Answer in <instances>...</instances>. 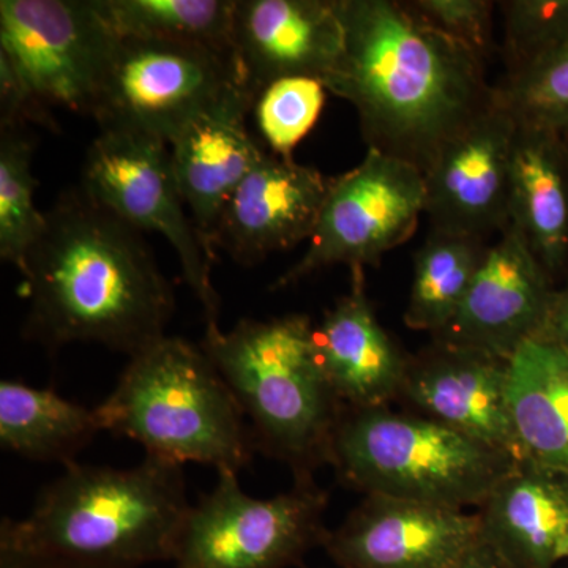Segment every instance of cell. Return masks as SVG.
I'll return each instance as SVG.
<instances>
[{"mask_svg": "<svg viewBox=\"0 0 568 568\" xmlns=\"http://www.w3.org/2000/svg\"><path fill=\"white\" fill-rule=\"evenodd\" d=\"M345 48L324 78L353 104L366 148L428 173L493 104L487 62L422 20L406 0H336Z\"/></svg>", "mask_w": 568, "mask_h": 568, "instance_id": "cell-1", "label": "cell"}, {"mask_svg": "<svg viewBox=\"0 0 568 568\" xmlns=\"http://www.w3.org/2000/svg\"><path fill=\"white\" fill-rule=\"evenodd\" d=\"M21 274L24 334L48 349L97 343L133 357L166 336L173 286L140 231L81 189L47 212Z\"/></svg>", "mask_w": 568, "mask_h": 568, "instance_id": "cell-2", "label": "cell"}, {"mask_svg": "<svg viewBox=\"0 0 568 568\" xmlns=\"http://www.w3.org/2000/svg\"><path fill=\"white\" fill-rule=\"evenodd\" d=\"M192 504L182 466L145 457L132 469L73 465L21 519H3L0 549L95 568L174 560Z\"/></svg>", "mask_w": 568, "mask_h": 568, "instance_id": "cell-3", "label": "cell"}, {"mask_svg": "<svg viewBox=\"0 0 568 568\" xmlns=\"http://www.w3.org/2000/svg\"><path fill=\"white\" fill-rule=\"evenodd\" d=\"M305 315L242 320L231 331L207 327L203 349L250 422L257 452L308 480L331 462L343 406L316 361Z\"/></svg>", "mask_w": 568, "mask_h": 568, "instance_id": "cell-4", "label": "cell"}, {"mask_svg": "<svg viewBox=\"0 0 568 568\" xmlns=\"http://www.w3.org/2000/svg\"><path fill=\"white\" fill-rule=\"evenodd\" d=\"M97 413L103 432L136 440L145 457L178 466L200 463L239 474L257 452L226 381L203 347L178 336L130 357Z\"/></svg>", "mask_w": 568, "mask_h": 568, "instance_id": "cell-5", "label": "cell"}, {"mask_svg": "<svg viewBox=\"0 0 568 568\" xmlns=\"http://www.w3.org/2000/svg\"><path fill=\"white\" fill-rule=\"evenodd\" d=\"M328 465L365 496L467 510L523 463L422 414L345 406Z\"/></svg>", "mask_w": 568, "mask_h": 568, "instance_id": "cell-6", "label": "cell"}, {"mask_svg": "<svg viewBox=\"0 0 568 568\" xmlns=\"http://www.w3.org/2000/svg\"><path fill=\"white\" fill-rule=\"evenodd\" d=\"M328 496L315 478L268 499L245 495L237 474H219L183 525L178 568H290L323 547Z\"/></svg>", "mask_w": 568, "mask_h": 568, "instance_id": "cell-7", "label": "cell"}, {"mask_svg": "<svg viewBox=\"0 0 568 568\" xmlns=\"http://www.w3.org/2000/svg\"><path fill=\"white\" fill-rule=\"evenodd\" d=\"M244 78L231 52L182 41L115 37L91 115L100 129L170 144L197 111Z\"/></svg>", "mask_w": 568, "mask_h": 568, "instance_id": "cell-8", "label": "cell"}, {"mask_svg": "<svg viewBox=\"0 0 568 568\" xmlns=\"http://www.w3.org/2000/svg\"><path fill=\"white\" fill-rule=\"evenodd\" d=\"M80 189L133 230L162 234L178 253L183 280L203 305L207 327L219 325L212 257L183 211L185 201L168 142L129 130L102 129L85 153Z\"/></svg>", "mask_w": 568, "mask_h": 568, "instance_id": "cell-9", "label": "cell"}, {"mask_svg": "<svg viewBox=\"0 0 568 568\" xmlns=\"http://www.w3.org/2000/svg\"><path fill=\"white\" fill-rule=\"evenodd\" d=\"M425 213V178L413 164L366 149L361 164L332 179L304 256L272 284L286 290L332 265L377 267L416 233Z\"/></svg>", "mask_w": 568, "mask_h": 568, "instance_id": "cell-10", "label": "cell"}, {"mask_svg": "<svg viewBox=\"0 0 568 568\" xmlns=\"http://www.w3.org/2000/svg\"><path fill=\"white\" fill-rule=\"evenodd\" d=\"M114 40L92 0L0 2V59L50 111L91 114Z\"/></svg>", "mask_w": 568, "mask_h": 568, "instance_id": "cell-11", "label": "cell"}, {"mask_svg": "<svg viewBox=\"0 0 568 568\" xmlns=\"http://www.w3.org/2000/svg\"><path fill=\"white\" fill-rule=\"evenodd\" d=\"M517 123L493 102L440 151L425 178L432 230L487 241L510 226Z\"/></svg>", "mask_w": 568, "mask_h": 568, "instance_id": "cell-12", "label": "cell"}, {"mask_svg": "<svg viewBox=\"0 0 568 568\" xmlns=\"http://www.w3.org/2000/svg\"><path fill=\"white\" fill-rule=\"evenodd\" d=\"M480 537L477 511L372 495L323 548L336 568H444Z\"/></svg>", "mask_w": 568, "mask_h": 568, "instance_id": "cell-13", "label": "cell"}, {"mask_svg": "<svg viewBox=\"0 0 568 568\" xmlns=\"http://www.w3.org/2000/svg\"><path fill=\"white\" fill-rule=\"evenodd\" d=\"M555 291L556 284L510 224L489 245L457 315L432 338L510 361L519 346L541 335Z\"/></svg>", "mask_w": 568, "mask_h": 568, "instance_id": "cell-14", "label": "cell"}, {"mask_svg": "<svg viewBox=\"0 0 568 568\" xmlns=\"http://www.w3.org/2000/svg\"><path fill=\"white\" fill-rule=\"evenodd\" d=\"M508 361L435 342L409 357L399 399L417 414L528 463L507 398Z\"/></svg>", "mask_w": 568, "mask_h": 568, "instance_id": "cell-15", "label": "cell"}, {"mask_svg": "<svg viewBox=\"0 0 568 568\" xmlns=\"http://www.w3.org/2000/svg\"><path fill=\"white\" fill-rule=\"evenodd\" d=\"M256 97L257 91L244 78H237L168 144L179 190L212 260L213 230L224 204L267 153L246 125Z\"/></svg>", "mask_w": 568, "mask_h": 568, "instance_id": "cell-16", "label": "cell"}, {"mask_svg": "<svg viewBox=\"0 0 568 568\" xmlns=\"http://www.w3.org/2000/svg\"><path fill=\"white\" fill-rule=\"evenodd\" d=\"M332 179L294 159L265 153L224 204L213 250L220 246L235 263L253 265L308 242Z\"/></svg>", "mask_w": 568, "mask_h": 568, "instance_id": "cell-17", "label": "cell"}, {"mask_svg": "<svg viewBox=\"0 0 568 568\" xmlns=\"http://www.w3.org/2000/svg\"><path fill=\"white\" fill-rule=\"evenodd\" d=\"M343 48L336 0H235L233 54L257 93L283 78L323 82Z\"/></svg>", "mask_w": 568, "mask_h": 568, "instance_id": "cell-18", "label": "cell"}, {"mask_svg": "<svg viewBox=\"0 0 568 568\" xmlns=\"http://www.w3.org/2000/svg\"><path fill=\"white\" fill-rule=\"evenodd\" d=\"M316 361L338 402L353 409L399 399L407 361L377 321L364 271L351 272V291L313 328Z\"/></svg>", "mask_w": 568, "mask_h": 568, "instance_id": "cell-19", "label": "cell"}, {"mask_svg": "<svg viewBox=\"0 0 568 568\" xmlns=\"http://www.w3.org/2000/svg\"><path fill=\"white\" fill-rule=\"evenodd\" d=\"M481 538L511 568H555L568 559V480L532 463L504 477L480 508Z\"/></svg>", "mask_w": 568, "mask_h": 568, "instance_id": "cell-20", "label": "cell"}, {"mask_svg": "<svg viewBox=\"0 0 568 568\" xmlns=\"http://www.w3.org/2000/svg\"><path fill=\"white\" fill-rule=\"evenodd\" d=\"M510 220L556 287L568 282V153L551 130L517 125Z\"/></svg>", "mask_w": 568, "mask_h": 568, "instance_id": "cell-21", "label": "cell"}, {"mask_svg": "<svg viewBox=\"0 0 568 568\" xmlns=\"http://www.w3.org/2000/svg\"><path fill=\"white\" fill-rule=\"evenodd\" d=\"M508 407L528 463L568 480V354L534 338L508 361Z\"/></svg>", "mask_w": 568, "mask_h": 568, "instance_id": "cell-22", "label": "cell"}, {"mask_svg": "<svg viewBox=\"0 0 568 568\" xmlns=\"http://www.w3.org/2000/svg\"><path fill=\"white\" fill-rule=\"evenodd\" d=\"M100 432L97 407L89 409L21 381L0 383V444L18 457L67 467Z\"/></svg>", "mask_w": 568, "mask_h": 568, "instance_id": "cell-23", "label": "cell"}, {"mask_svg": "<svg viewBox=\"0 0 568 568\" xmlns=\"http://www.w3.org/2000/svg\"><path fill=\"white\" fill-rule=\"evenodd\" d=\"M488 248L484 239L429 230L414 256L407 327L432 336L444 331L469 293Z\"/></svg>", "mask_w": 568, "mask_h": 568, "instance_id": "cell-24", "label": "cell"}, {"mask_svg": "<svg viewBox=\"0 0 568 568\" xmlns=\"http://www.w3.org/2000/svg\"><path fill=\"white\" fill-rule=\"evenodd\" d=\"M92 6L115 37L182 41L233 54L235 0H92Z\"/></svg>", "mask_w": 568, "mask_h": 568, "instance_id": "cell-25", "label": "cell"}, {"mask_svg": "<svg viewBox=\"0 0 568 568\" xmlns=\"http://www.w3.org/2000/svg\"><path fill=\"white\" fill-rule=\"evenodd\" d=\"M32 156L24 129H0V257L20 272L47 224L36 205Z\"/></svg>", "mask_w": 568, "mask_h": 568, "instance_id": "cell-26", "label": "cell"}, {"mask_svg": "<svg viewBox=\"0 0 568 568\" xmlns=\"http://www.w3.org/2000/svg\"><path fill=\"white\" fill-rule=\"evenodd\" d=\"M493 102L517 125L568 130V41L536 65L493 84Z\"/></svg>", "mask_w": 568, "mask_h": 568, "instance_id": "cell-27", "label": "cell"}, {"mask_svg": "<svg viewBox=\"0 0 568 568\" xmlns=\"http://www.w3.org/2000/svg\"><path fill=\"white\" fill-rule=\"evenodd\" d=\"M323 82L283 78L257 93L253 112L257 129L274 155L293 159L295 145L315 126L325 103Z\"/></svg>", "mask_w": 568, "mask_h": 568, "instance_id": "cell-28", "label": "cell"}, {"mask_svg": "<svg viewBox=\"0 0 568 568\" xmlns=\"http://www.w3.org/2000/svg\"><path fill=\"white\" fill-rule=\"evenodd\" d=\"M497 9L504 18V77L530 69L568 41V0H503Z\"/></svg>", "mask_w": 568, "mask_h": 568, "instance_id": "cell-29", "label": "cell"}, {"mask_svg": "<svg viewBox=\"0 0 568 568\" xmlns=\"http://www.w3.org/2000/svg\"><path fill=\"white\" fill-rule=\"evenodd\" d=\"M432 28L462 44L488 62L499 47L493 37V13L497 2L491 0H406Z\"/></svg>", "mask_w": 568, "mask_h": 568, "instance_id": "cell-30", "label": "cell"}, {"mask_svg": "<svg viewBox=\"0 0 568 568\" xmlns=\"http://www.w3.org/2000/svg\"><path fill=\"white\" fill-rule=\"evenodd\" d=\"M538 338L555 343L568 354V282L556 287L549 305L547 323Z\"/></svg>", "mask_w": 568, "mask_h": 568, "instance_id": "cell-31", "label": "cell"}, {"mask_svg": "<svg viewBox=\"0 0 568 568\" xmlns=\"http://www.w3.org/2000/svg\"><path fill=\"white\" fill-rule=\"evenodd\" d=\"M444 568H511L507 560L496 551L484 538L467 548L454 562Z\"/></svg>", "mask_w": 568, "mask_h": 568, "instance_id": "cell-32", "label": "cell"}, {"mask_svg": "<svg viewBox=\"0 0 568 568\" xmlns=\"http://www.w3.org/2000/svg\"><path fill=\"white\" fill-rule=\"evenodd\" d=\"M0 568H95L73 560L50 558V556L24 555V552L0 549Z\"/></svg>", "mask_w": 568, "mask_h": 568, "instance_id": "cell-33", "label": "cell"}, {"mask_svg": "<svg viewBox=\"0 0 568 568\" xmlns=\"http://www.w3.org/2000/svg\"><path fill=\"white\" fill-rule=\"evenodd\" d=\"M560 136H562L564 144H566L567 153H568V130L566 132L560 133Z\"/></svg>", "mask_w": 568, "mask_h": 568, "instance_id": "cell-34", "label": "cell"}, {"mask_svg": "<svg viewBox=\"0 0 568 568\" xmlns=\"http://www.w3.org/2000/svg\"><path fill=\"white\" fill-rule=\"evenodd\" d=\"M567 552H568V534H567Z\"/></svg>", "mask_w": 568, "mask_h": 568, "instance_id": "cell-35", "label": "cell"}, {"mask_svg": "<svg viewBox=\"0 0 568 568\" xmlns=\"http://www.w3.org/2000/svg\"><path fill=\"white\" fill-rule=\"evenodd\" d=\"M568 568V567H567Z\"/></svg>", "mask_w": 568, "mask_h": 568, "instance_id": "cell-36", "label": "cell"}]
</instances>
